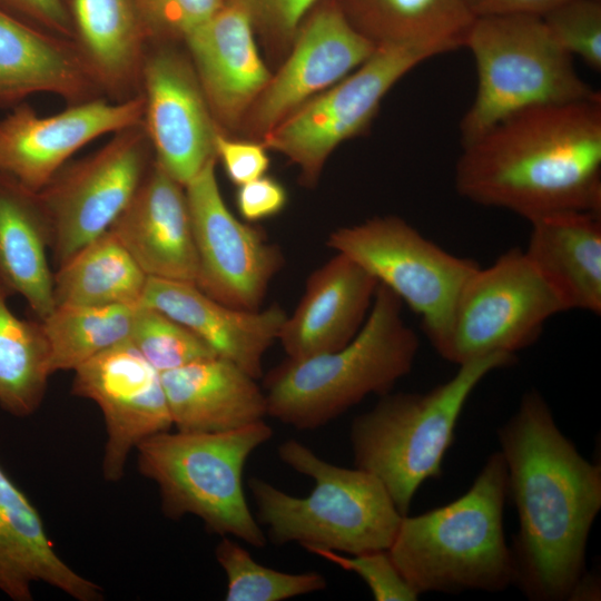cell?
I'll return each instance as SVG.
<instances>
[{
	"instance_id": "cell-1",
	"label": "cell",
	"mask_w": 601,
	"mask_h": 601,
	"mask_svg": "<svg viewBox=\"0 0 601 601\" xmlns=\"http://www.w3.org/2000/svg\"><path fill=\"white\" fill-rule=\"evenodd\" d=\"M497 440L519 519L510 546L514 584L532 601H569L587 572L588 539L601 510V465L579 453L534 388L497 428Z\"/></svg>"
},
{
	"instance_id": "cell-2",
	"label": "cell",
	"mask_w": 601,
	"mask_h": 601,
	"mask_svg": "<svg viewBox=\"0 0 601 601\" xmlns=\"http://www.w3.org/2000/svg\"><path fill=\"white\" fill-rule=\"evenodd\" d=\"M454 185L474 204L529 221L565 210L601 214V95L500 120L462 145Z\"/></svg>"
},
{
	"instance_id": "cell-3",
	"label": "cell",
	"mask_w": 601,
	"mask_h": 601,
	"mask_svg": "<svg viewBox=\"0 0 601 601\" xmlns=\"http://www.w3.org/2000/svg\"><path fill=\"white\" fill-rule=\"evenodd\" d=\"M506 499V465L497 451L463 495L425 513L402 516L387 551L418 595L499 592L514 584L513 556L503 530Z\"/></svg>"
},
{
	"instance_id": "cell-4",
	"label": "cell",
	"mask_w": 601,
	"mask_h": 601,
	"mask_svg": "<svg viewBox=\"0 0 601 601\" xmlns=\"http://www.w3.org/2000/svg\"><path fill=\"white\" fill-rule=\"evenodd\" d=\"M403 303L378 284L365 323L343 347L287 358L264 381L267 415L296 430H315L371 394L384 395L414 365L420 341L402 315Z\"/></svg>"
},
{
	"instance_id": "cell-5",
	"label": "cell",
	"mask_w": 601,
	"mask_h": 601,
	"mask_svg": "<svg viewBox=\"0 0 601 601\" xmlns=\"http://www.w3.org/2000/svg\"><path fill=\"white\" fill-rule=\"evenodd\" d=\"M278 456L315 486L299 497L257 476L248 480L258 523L274 544L297 542L348 554L391 546L403 515L376 476L332 464L296 440L283 442Z\"/></svg>"
},
{
	"instance_id": "cell-6",
	"label": "cell",
	"mask_w": 601,
	"mask_h": 601,
	"mask_svg": "<svg viewBox=\"0 0 601 601\" xmlns=\"http://www.w3.org/2000/svg\"><path fill=\"white\" fill-rule=\"evenodd\" d=\"M516 356L494 354L459 365L449 381L425 393H387L356 416L349 430L355 467L376 476L402 515L420 486L442 473L456 423L470 395L491 372Z\"/></svg>"
},
{
	"instance_id": "cell-7",
	"label": "cell",
	"mask_w": 601,
	"mask_h": 601,
	"mask_svg": "<svg viewBox=\"0 0 601 601\" xmlns=\"http://www.w3.org/2000/svg\"><path fill=\"white\" fill-rule=\"evenodd\" d=\"M272 436L264 420L225 432H160L137 445L138 470L158 485L167 518L193 514L210 533L263 548L266 534L247 504L243 471Z\"/></svg>"
},
{
	"instance_id": "cell-8",
	"label": "cell",
	"mask_w": 601,
	"mask_h": 601,
	"mask_svg": "<svg viewBox=\"0 0 601 601\" xmlns=\"http://www.w3.org/2000/svg\"><path fill=\"white\" fill-rule=\"evenodd\" d=\"M463 47L474 58L477 87L460 122L461 145L520 110L600 95L579 76L542 17L475 18Z\"/></svg>"
},
{
	"instance_id": "cell-9",
	"label": "cell",
	"mask_w": 601,
	"mask_h": 601,
	"mask_svg": "<svg viewBox=\"0 0 601 601\" xmlns=\"http://www.w3.org/2000/svg\"><path fill=\"white\" fill-rule=\"evenodd\" d=\"M326 244L357 263L417 314L435 352L446 337L463 285L480 266L449 253L394 215L339 227Z\"/></svg>"
},
{
	"instance_id": "cell-10",
	"label": "cell",
	"mask_w": 601,
	"mask_h": 601,
	"mask_svg": "<svg viewBox=\"0 0 601 601\" xmlns=\"http://www.w3.org/2000/svg\"><path fill=\"white\" fill-rule=\"evenodd\" d=\"M565 311L524 250L512 247L467 278L436 353L456 365L494 354L515 355Z\"/></svg>"
},
{
	"instance_id": "cell-11",
	"label": "cell",
	"mask_w": 601,
	"mask_h": 601,
	"mask_svg": "<svg viewBox=\"0 0 601 601\" xmlns=\"http://www.w3.org/2000/svg\"><path fill=\"white\" fill-rule=\"evenodd\" d=\"M441 55L385 42L344 79L298 107L264 135V146L286 156L303 181L316 183L332 151L367 129L383 98L407 72Z\"/></svg>"
},
{
	"instance_id": "cell-12",
	"label": "cell",
	"mask_w": 601,
	"mask_h": 601,
	"mask_svg": "<svg viewBox=\"0 0 601 601\" xmlns=\"http://www.w3.org/2000/svg\"><path fill=\"white\" fill-rule=\"evenodd\" d=\"M155 161L142 122L114 134L95 152L67 162L38 191L58 267L109 229Z\"/></svg>"
},
{
	"instance_id": "cell-13",
	"label": "cell",
	"mask_w": 601,
	"mask_h": 601,
	"mask_svg": "<svg viewBox=\"0 0 601 601\" xmlns=\"http://www.w3.org/2000/svg\"><path fill=\"white\" fill-rule=\"evenodd\" d=\"M210 159L185 186L197 254L196 286L227 306L256 311L284 266L282 249L227 208Z\"/></svg>"
},
{
	"instance_id": "cell-14",
	"label": "cell",
	"mask_w": 601,
	"mask_h": 601,
	"mask_svg": "<svg viewBox=\"0 0 601 601\" xmlns=\"http://www.w3.org/2000/svg\"><path fill=\"white\" fill-rule=\"evenodd\" d=\"M188 58L174 43L150 42L141 71L142 125L155 160L183 186L216 158L219 130Z\"/></svg>"
},
{
	"instance_id": "cell-15",
	"label": "cell",
	"mask_w": 601,
	"mask_h": 601,
	"mask_svg": "<svg viewBox=\"0 0 601 601\" xmlns=\"http://www.w3.org/2000/svg\"><path fill=\"white\" fill-rule=\"evenodd\" d=\"M73 372L71 393L95 402L105 418L104 479L118 482L137 445L173 426L160 373L130 341L101 352Z\"/></svg>"
},
{
	"instance_id": "cell-16",
	"label": "cell",
	"mask_w": 601,
	"mask_h": 601,
	"mask_svg": "<svg viewBox=\"0 0 601 601\" xmlns=\"http://www.w3.org/2000/svg\"><path fill=\"white\" fill-rule=\"evenodd\" d=\"M144 109L141 93L120 102L101 97L68 105L47 117L21 102L0 120V171L39 191L83 146L142 122Z\"/></svg>"
},
{
	"instance_id": "cell-17",
	"label": "cell",
	"mask_w": 601,
	"mask_h": 601,
	"mask_svg": "<svg viewBox=\"0 0 601 601\" xmlns=\"http://www.w3.org/2000/svg\"><path fill=\"white\" fill-rule=\"evenodd\" d=\"M295 40L289 58L252 106L250 125L255 131L265 135L306 101L348 76L376 48L335 2L306 18Z\"/></svg>"
},
{
	"instance_id": "cell-18",
	"label": "cell",
	"mask_w": 601,
	"mask_h": 601,
	"mask_svg": "<svg viewBox=\"0 0 601 601\" xmlns=\"http://www.w3.org/2000/svg\"><path fill=\"white\" fill-rule=\"evenodd\" d=\"M254 29L244 8L224 0L184 39L217 126H233L240 120L270 80Z\"/></svg>"
},
{
	"instance_id": "cell-19",
	"label": "cell",
	"mask_w": 601,
	"mask_h": 601,
	"mask_svg": "<svg viewBox=\"0 0 601 601\" xmlns=\"http://www.w3.org/2000/svg\"><path fill=\"white\" fill-rule=\"evenodd\" d=\"M109 230L148 277L196 282L197 254L185 186L156 160Z\"/></svg>"
},
{
	"instance_id": "cell-20",
	"label": "cell",
	"mask_w": 601,
	"mask_h": 601,
	"mask_svg": "<svg viewBox=\"0 0 601 601\" xmlns=\"http://www.w3.org/2000/svg\"><path fill=\"white\" fill-rule=\"evenodd\" d=\"M377 286L372 275L341 253L312 272L278 335L287 358L329 353L351 342L367 318Z\"/></svg>"
},
{
	"instance_id": "cell-21",
	"label": "cell",
	"mask_w": 601,
	"mask_h": 601,
	"mask_svg": "<svg viewBox=\"0 0 601 601\" xmlns=\"http://www.w3.org/2000/svg\"><path fill=\"white\" fill-rule=\"evenodd\" d=\"M139 305L155 308L204 339L215 353L255 378L263 375V357L278 341L287 313L277 304L245 311L227 306L195 283L148 277Z\"/></svg>"
},
{
	"instance_id": "cell-22",
	"label": "cell",
	"mask_w": 601,
	"mask_h": 601,
	"mask_svg": "<svg viewBox=\"0 0 601 601\" xmlns=\"http://www.w3.org/2000/svg\"><path fill=\"white\" fill-rule=\"evenodd\" d=\"M41 92L59 96L68 105L105 97L73 40L0 9V108Z\"/></svg>"
},
{
	"instance_id": "cell-23",
	"label": "cell",
	"mask_w": 601,
	"mask_h": 601,
	"mask_svg": "<svg viewBox=\"0 0 601 601\" xmlns=\"http://www.w3.org/2000/svg\"><path fill=\"white\" fill-rule=\"evenodd\" d=\"M49 584L78 601H100L102 588L56 552L41 515L0 465V592L31 601L35 583Z\"/></svg>"
},
{
	"instance_id": "cell-24",
	"label": "cell",
	"mask_w": 601,
	"mask_h": 601,
	"mask_svg": "<svg viewBox=\"0 0 601 601\" xmlns=\"http://www.w3.org/2000/svg\"><path fill=\"white\" fill-rule=\"evenodd\" d=\"M173 426L189 433L239 428L267 415L257 378L214 356L160 373Z\"/></svg>"
},
{
	"instance_id": "cell-25",
	"label": "cell",
	"mask_w": 601,
	"mask_h": 601,
	"mask_svg": "<svg viewBox=\"0 0 601 601\" xmlns=\"http://www.w3.org/2000/svg\"><path fill=\"white\" fill-rule=\"evenodd\" d=\"M526 257L566 311L601 313V214L565 210L531 219Z\"/></svg>"
},
{
	"instance_id": "cell-26",
	"label": "cell",
	"mask_w": 601,
	"mask_h": 601,
	"mask_svg": "<svg viewBox=\"0 0 601 601\" xmlns=\"http://www.w3.org/2000/svg\"><path fill=\"white\" fill-rule=\"evenodd\" d=\"M75 42L111 101L141 93L148 38L135 0H68Z\"/></svg>"
},
{
	"instance_id": "cell-27",
	"label": "cell",
	"mask_w": 601,
	"mask_h": 601,
	"mask_svg": "<svg viewBox=\"0 0 601 601\" xmlns=\"http://www.w3.org/2000/svg\"><path fill=\"white\" fill-rule=\"evenodd\" d=\"M50 231L38 191L0 171V286L20 295L38 319L55 307Z\"/></svg>"
},
{
	"instance_id": "cell-28",
	"label": "cell",
	"mask_w": 601,
	"mask_h": 601,
	"mask_svg": "<svg viewBox=\"0 0 601 601\" xmlns=\"http://www.w3.org/2000/svg\"><path fill=\"white\" fill-rule=\"evenodd\" d=\"M341 6L376 46L403 43L441 55L463 47L475 19L465 0H343Z\"/></svg>"
},
{
	"instance_id": "cell-29",
	"label": "cell",
	"mask_w": 601,
	"mask_h": 601,
	"mask_svg": "<svg viewBox=\"0 0 601 601\" xmlns=\"http://www.w3.org/2000/svg\"><path fill=\"white\" fill-rule=\"evenodd\" d=\"M148 276L108 229L86 244L53 274L57 305L140 304Z\"/></svg>"
},
{
	"instance_id": "cell-30",
	"label": "cell",
	"mask_w": 601,
	"mask_h": 601,
	"mask_svg": "<svg viewBox=\"0 0 601 601\" xmlns=\"http://www.w3.org/2000/svg\"><path fill=\"white\" fill-rule=\"evenodd\" d=\"M0 286V407L27 417L41 405L50 375V353L40 319L17 316Z\"/></svg>"
},
{
	"instance_id": "cell-31",
	"label": "cell",
	"mask_w": 601,
	"mask_h": 601,
	"mask_svg": "<svg viewBox=\"0 0 601 601\" xmlns=\"http://www.w3.org/2000/svg\"><path fill=\"white\" fill-rule=\"evenodd\" d=\"M137 306L57 305L40 319L52 374L73 371L101 352L129 341Z\"/></svg>"
},
{
	"instance_id": "cell-32",
	"label": "cell",
	"mask_w": 601,
	"mask_h": 601,
	"mask_svg": "<svg viewBox=\"0 0 601 601\" xmlns=\"http://www.w3.org/2000/svg\"><path fill=\"white\" fill-rule=\"evenodd\" d=\"M215 555L227 578L226 601H282L327 585L318 572L286 573L264 566L227 536L217 544Z\"/></svg>"
},
{
	"instance_id": "cell-33",
	"label": "cell",
	"mask_w": 601,
	"mask_h": 601,
	"mask_svg": "<svg viewBox=\"0 0 601 601\" xmlns=\"http://www.w3.org/2000/svg\"><path fill=\"white\" fill-rule=\"evenodd\" d=\"M129 341L159 373L218 356L189 328L144 305L136 308Z\"/></svg>"
},
{
	"instance_id": "cell-34",
	"label": "cell",
	"mask_w": 601,
	"mask_h": 601,
	"mask_svg": "<svg viewBox=\"0 0 601 601\" xmlns=\"http://www.w3.org/2000/svg\"><path fill=\"white\" fill-rule=\"evenodd\" d=\"M542 19L566 52L601 70V1L568 0Z\"/></svg>"
},
{
	"instance_id": "cell-35",
	"label": "cell",
	"mask_w": 601,
	"mask_h": 601,
	"mask_svg": "<svg viewBox=\"0 0 601 601\" xmlns=\"http://www.w3.org/2000/svg\"><path fill=\"white\" fill-rule=\"evenodd\" d=\"M148 43L183 41L224 0H135Z\"/></svg>"
},
{
	"instance_id": "cell-36",
	"label": "cell",
	"mask_w": 601,
	"mask_h": 601,
	"mask_svg": "<svg viewBox=\"0 0 601 601\" xmlns=\"http://www.w3.org/2000/svg\"><path fill=\"white\" fill-rule=\"evenodd\" d=\"M306 550L356 573L370 588L376 601H414L420 597L402 577L387 550L367 551L352 556L321 548Z\"/></svg>"
},
{
	"instance_id": "cell-37",
	"label": "cell",
	"mask_w": 601,
	"mask_h": 601,
	"mask_svg": "<svg viewBox=\"0 0 601 601\" xmlns=\"http://www.w3.org/2000/svg\"><path fill=\"white\" fill-rule=\"evenodd\" d=\"M246 10L254 28L276 40L294 39L302 22L319 0H229Z\"/></svg>"
},
{
	"instance_id": "cell-38",
	"label": "cell",
	"mask_w": 601,
	"mask_h": 601,
	"mask_svg": "<svg viewBox=\"0 0 601 601\" xmlns=\"http://www.w3.org/2000/svg\"><path fill=\"white\" fill-rule=\"evenodd\" d=\"M215 154L230 181L242 186L265 175L269 158L263 144L227 138L220 130L215 137Z\"/></svg>"
},
{
	"instance_id": "cell-39",
	"label": "cell",
	"mask_w": 601,
	"mask_h": 601,
	"mask_svg": "<svg viewBox=\"0 0 601 601\" xmlns=\"http://www.w3.org/2000/svg\"><path fill=\"white\" fill-rule=\"evenodd\" d=\"M0 9L36 28L75 40L72 19L65 0H0Z\"/></svg>"
},
{
	"instance_id": "cell-40",
	"label": "cell",
	"mask_w": 601,
	"mask_h": 601,
	"mask_svg": "<svg viewBox=\"0 0 601 601\" xmlns=\"http://www.w3.org/2000/svg\"><path fill=\"white\" fill-rule=\"evenodd\" d=\"M287 203V193L276 179L266 175L238 186L237 209L247 221H259L279 214Z\"/></svg>"
},
{
	"instance_id": "cell-41",
	"label": "cell",
	"mask_w": 601,
	"mask_h": 601,
	"mask_svg": "<svg viewBox=\"0 0 601 601\" xmlns=\"http://www.w3.org/2000/svg\"><path fill=\"white\" fill-rule=\"evenodd\" d=\"M568 0H465L474 16H535L543 17L549 11Z\"/></svg>"
},
{
	"instance_id": "cell-42",
	"label": "cell",
	"mask_w": 601,
	"mask_h": 601,
	"mask_svg": "<svg viewBox=\"0 0 601 601\" xmlns=\"http://www.w3.org/2000/svg\"><path fill=\"white\" fill-rule=\"evenodd\" d=\"M600 584L595 575L585 572L574 588L569 601L600 599Z\"/></svg>"
},
{
	"instance_id": "cell-43",
	"label": "cell",
	"mask_w": 601,
	"mask_h": 601,
	"mask_svg": "<svg viewBox=\"0 0 601 601\" xmlns=\"http://www.w3.org/2000/svg\"><path fill=\"white\" fill-rule=\"evenodd\" d=\"M65 1H66V2H67V4H68V0H65Z\"/></svg>"
},
{
	"instance_id": "cell-44",
	"label": "cell",
	"mask_w": 601,
	"mask_h": 601,
	"mask_svg": "<svg viewBox=\"0 0 601 601\" xmlns=\"http://www.w3.org/2000/svg\"><path fill=\"white\" fill-rule=\"evenodd\" d=\"M599 1H601V0H599Z\"/></svg>"
}]
</instances>
